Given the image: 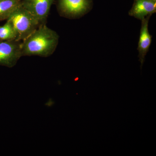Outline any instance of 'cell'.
<instances>
[{"instance_id": "52a82bcc", "label": "cell", "mask_w": 156, "mask_h": 156, "mask_svg": "<svg viewBox=\"0 0 156 156\" xmlns=\"http://www.w3.org/2000/svg\"><path fill=\"white\" fill-rule=\"evenodd\" d=\"M151 15L147 16L141 20V27L140 35L139 41L137 50L139 51V60L141 63V67L144 61L145 57L151 43V36L148 31L149 20Z\"/></svg>"}, {"instance_id": "8fae6325", "label": "cell", "mask_w": 156, "mask_h": 156, "mask_svg": "<svg viewBox=\"0 0 156 156\" xmlns=\"http://www.w3.org/2000/svg\"></svg>"}, {"instance_id": "5b68a950", "label": "cell", "mask_w": 156, "mask_h": 156, "mask_svg": "<svg viewBox=\"0 0 156 156\" xmlns=\"http://www.w3.org/2000/svg\"><path fill=\"white\" fill-rule=\"evenodd\" d=\"M90 5V0H59V8L61 13L69 17L84 14Z\"/></svg>"}, {"instance_id": "9c48e42d", "label": "cell", "mask_w": 156, "mask_h": 156, "mask_svg": "<svg viewBox=\"0 0 156 156\" xmlns=\"http://www.w3.org/2000/svg\"><path fill=\"white\" fill-rule=\"evenodd\" d=\"M0 40L1 41H13L16 40V34L13 26L9 20L0 26Z\"/></svg>"}, {"instance_id": "6da1fadb", "label": "cell", "mask_w": 156, "mask_h": 156, "mask_svg": "<svg viewBox=\"0 0 156 156\" xmlns=\"http://www.w3.org/2000/svg\"><path fill=\"white\" fill-rule=\"evenodd\" d=\"M58 36L46 24H41L20 44L21 56L48 57L58 45Z\"/></svg>"}, {"instance_id": "8992f818", "label": "cell", "mask_w": 156, "mask_h": 156, "mask_svg": "<svg viewBox=\"0 0 156 156\" xmlns=\"http://www.w3.org/2000/svg\"><path fill=\"white\" fill-rule=\"evenodd\" d=\"M156 1L153 0H134L129 15L142 20L147 16L156 13Z\"/></svg>"}, {"instance_id": "277c9868", "label": "cell", "mask_w": 156, "mask_h": 156, "mask_svg": "<svg viewBox=\"0 0 156 156\" xmlns=\"http://www.w3.org/2000/svg\"><path fill=\"white\" fill-rule=\"evenodd\" d=\"M54 0H21V6L34 16L41 24H44Z\"/></svg>"}, {"instance_id": "7a4b0ae2", "label": "cell", "mask_w": 156, "mask_h": 156, "mask_svg": "<svg viewBox=\"0 0 156 156\" xmlns=\"http://www.w3.org/2000/svg\"><path fill=\"white\" fill-rule=\"evenodd\" d=\"M7 20L11 23L16 34L15 41H23L41 25L38 20L21 6L15 9Z\"/></svg>"}, {"instance_id": "30bf717a", "label": "cell", "mask_w": 156, "mask_h": 156, "mask_svg": "<svg viewBox=\"0 0 156 156\" xmlns=\"http://www.w3.org/2000/svg\"><path fill=\"white\" fill-rule=\"evenodd\" d=\"M153 1H156V0H153Z\"/></svg>"}, {"instance_id": "3957f363", "label": "cell", "mask_w": 156, "mask_h": 156, "mask_svg": "<svg viewBox=\"0 0 156 156\" xmlns=\"http://www.w3.org/2000/svg\"><path fill=\"white\" fill-rule=\"evenodd\" d=\"M20 44L15 40L0 41V65L11 68L16 64L22 57Z\"/></svg>"}, {"instance_id": "ba28073f", "label": "cell", "mask_w": 156, "mask_h": 156, "mask_svg": "<svg viewBox=\"0 0 156 156\" xmlns=\"http://www.w3.org/2000/svg\"><path fill=\"white\" fill-rule=\"evenodd\" d=\"M20 2L21 0H0V21L8 19Z\"/></svg>"}]
</instances>
